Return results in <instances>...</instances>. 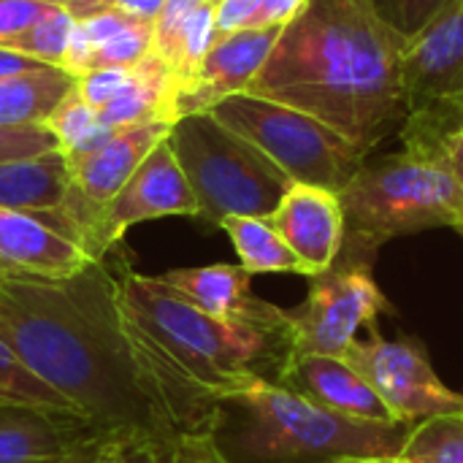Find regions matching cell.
Segmentation results:
<instances>
[{"instance_id":"23","label":"cell","mask_w":463,"mask_h":463,"mask_svg":"<svg viewBox=\"0 0 463 463\" xmlns=\"http://www.w3.org/2000/svg\"><path fill=\"white\" fill-rule=\"evenodd\" d=\"M76 27V16L60 5H52L38 22H33L27 30H22L19 35H14L8 43H3L5 49L22 52L43 65L52 68H62L71 35Z\"/></svg>"},{"instance_id":"26","label":"cell","mask_w":463,"mask_h":463,"mask_svg":"<svg viewBox=\"0 0 463 463\" xmlns=\"http://www.w3.org/2000/svg\"><path fill=\"white\" fill-rule=\"evenodd\" d=\"M171 448L146 437H95L71 463H168Z\"/></svg>"},{"instance_id":"4","label":"cell","mask_w":463,"mask_h":463,"mask_svg":"<svg viewBox=\"0 0 463 463\" xmlns=\"http://www.w3.org/2000/svg\"><path fill=\"white\" fill-rule=\"evenodd\" d=\"M410 429L350 420L279 383L255 380L217 399L206 431L228 463H339L388 461Z\"/></svg>"},{"instance_id":"16","label":"cell","mask_w":463,"mask_h":463,"mask_svg":"<svg viewBox=\"0 0 463 463\" xmlns=\"http://www.w3.org/2000/svg\"><path fill=\"white\" fill-rule=\"evenodd\" d=\"M95 437L79 415L0 404V463H71Z\"/></svg>"},{"instance_id":"28","label":"cell","mask_w":463,"mask_h":463,"mask_svg":"<svg viewBox=\"0 0 463 463\" xmlns=\"http://www.w3.org/2000/svg\"><path fill=\"white\" fill-rule=\"evenodd\" d=\"M57 149L54 136L43 125L33 128H0V160L16 157H35L43 152Z\"/></svg>"},{"instance_id":"15","label":"cell","mask_w":463,"mask_h":463,"mask_svg":"<svg viewBox=\"0 0 463 463\" xmlns=\"http://www.w3.org/2000/svg\"><path fill=\"white\" fill-rule=\"evenodd\" d=\"M269 220L293 255L307 266L309 277L326 271L336 260L345 241L339 193L293 182Z\"/></svg>"},{"instance_id":"20","label":"cell","mask_w":463,"mask_h":463,"mask_svg":"<svg viewBox=\"0 0 463 463\" xmlns=\"http://www.w3.org/2000/svg\"><path fill=\"white\" fill-rule=\"evenodd\" d=\"M220 231L228 233L239 266L247 274H301L309 277L307 266L293 255L279 231L269 217H228L220 222Z\"/></svg>"},{"instance_id":"13","label":"cell","mask_w":463,"mask_h":463,"mask_svg":"<svg viewBox=\"0 0 463 463\" xmlns=\"http://www.w3.org/2000/svg\"><path fill=\"white\" fill-rule=\"evenodd\" d=\"M282 27H252L217 35L193 76L176 87V119L198 111H212L228 95L247 92L263 71L269 54L279 41Z\"/></svg>"},{"instance_id":"34","label":"cell","mask_w":463,"mask_h":463,"mask_svg":"<svg viewBox=\"0 0 463 463\" xmlns=\"http://www.w3.org/2000/svg\"><path fill=\"white\" fill-rule=\"evenodd\" d=\"M307 5L309 0H260L252 27H288Z\"/></svg>"},{"instance_id":"9","label":"cell","mask_w":463,"mask_h":463,"mask_svg":"<svg viewBox=\"0 0 463 463\" xmlns=\"http://www.w3.org/2000/svg\"><path fill=\"white\" fill-rule=\"evenodd\" d=\"M307 279V298L288 309L296 353L342 358L358 331L374 334L383 315H396L374 279V263L336 258L326 271Z\"/></svg>"},{"instance_id":"18","label":"cell","mask_w":463,"mask_h":463,"mask_svg":"<svg viewBox=\"0 0 463 463\" xmlns=\"http://www.w3.org/2000/svg\"><path fill=\"white\" fill-rule=\"evenodd\" d=\"M71 190L68 160L60 149L0 160V206L22 212H60Z\"/></svg>"},{"instance_id":"1","label":"cell","mask_w":463,"mask_h":463,"mask_svg":"<svg viewBox=\"0 0 463 463\" xmlns=\"http://www.w3.org/2000/svg\"><path fill=\"white\" fill-rule=\"evenodd\" d=\"M0 336L100 437L179 439L168 399L125 320L111 258L71 279L0 277Z\"/></svg>"},{"instance_id":"3","label":"cell","mask_w":463,"mask_h":463,"mask_svg":"<svg viewBox=\"0 0 463 463\" xmlns=\"http://www.w3.org/2000/svg\"><path fill=\"white\" fill-rule=\"evenodd\" d=\"M117 290L130 334L168 399L179 437L206 431L217 399L255 380L279 383L296 353L288 320L228 323L190 304L160 277L133 269L117 271Z\"/></svg>"},{"instance_id":"27","label":"cell","mask_w":463,"mask_h":463,"mask_svg":"<svg viewBox=\"0 0 463 463\" xmlns=\"http://www.w3.org/2000/svg\"><path fill=\"white\" fill-rule=\"evenodd\" d=\"M152 35L155 24L133 19L128 27L114 33L87 62V71H100V68H136L149 52H152Z\"/></svg>"},{"instance_id":"17","label":"cell","mask_w":463,"mask_h":463,"mask_svg":"<svg viewBox=\"0 0 463 463\" xmlns=\"http://www.w3.org/2000/svg\"><path fill=\"white\" fill-rule=\"evenodd\" d=\"M160 279L198 309L228 323H285L288 312L252 293V274L233 263L171 269Z\"/></svg>"},{"instance_id":"31","label":"cell","mask_w":463,"mask_h":463,"mask_svg":"<svg viewBox=\"0 0 463 463\" xmlns=\"http://www.w3.org/2000/svg\"><path fill=\"white\" fill-rule=\"evenodd\" d=\"M206 0H165L157 19H155V35H152V52H160L176 33L179 27L195 14Z\"/></svg>"},{"instance_id":"29","label":"cell","mask_w":463,"mask_h":463,"mask_svg":"<svg viewBox=\"0 0 463 463\" xmlns=\"http://www.w3.org/2000/svg\"><path fill=\"white\" fill-rule=\"evenodd\" d=\"M130 68H100V71H90L76 76V92L98 111L103 109L109 100H114L119 95V90L128 84Z\"/></svg>"},{"instance_id":"37","label":"cell","mask_w":463,"mask_h":463,"mask_svg":"<svg viewBox=\"0 0 463 463\" xmlns=\"http://www.w3.org/2000/svg\"><path fill=\"white\" fill-rule=\"evenodd\" d=\"M163 3H165V0H111V5H114V8H119V11L130 14L133 19L149 22V24H155V19H157V14H160Z\"/></svg>"},{"instance_id":"25","label":"cell","mask_w":463,"mask_h":463,"mask_svg":"<svg viewBox=\"0 0 463 463\" xmlns=\"http://www.w3.org/2000/svg\"><path fill=\"white\" fill-rule=\"evenodd\" d=\"M456 0H366L374 16L404 43L418 38Z\"/></svg>"},{"instance_id":"33","label":"cell","mask_w":463,"mask_h":463,"mask_svg":"<svg viewBox=\"0 0 463 463\" xmlns=\"http://www.w3.org/2000/svg\"><path fill=\"white\" fill-rule=\"evenodd\" d=\"M260 0H220L214 5V27L217 35H228L236 30H252Z\"/></svg>"},{"instance_id":"8","label":"cell","mask_w":463,"mask_h":463,"mask_svg":"<svg viewBox=\"0 0 463 463\" xmlns=\"http://www.w3.org/2000/svg\"><path fill=\"white\" fill-rule=\"evenodd\" d=\"M402 79L404 122L396 133L402 149L437 155L463 119V0L404 46Z\"/></svg>"},{"instance_id":"5","label":"cell","mask_w":463,"mask_h":463,"mask_svg":"<svg viewBox=\"0 0 463 463\" xmlns=\"http://www.w3.org/2000/svg\"><path fill=\"white\" fill-rule=\"evenodd\" d=\"M345 241L336 258L377 263L380 250L399 236L463 228V190L445 157L391 152L366 157L339 190Z\"/></svg>"},{"instance_id":"39","label":"cell","mask_w":463,"mask_h":463,"mask_svg":"<svg viewBox=\"0 0 463 463\" xmlns=\"http://www.w3.org/2000/svg\"><path fill=\"white\" fill-rule=\"evenodd\" d=\"M339 463H377V461H339Z\"/></svg>"},{"instance_id":"35","label":"cell","mask_w":463,"mask_h":463,"mask_svg":"<svg viewBox=\"0 0 463 463\" xmlns=\"http://www.w3.org/2000/svg\"><path fill=\"white\" fill-rule=\"evenodd\" d=\"M439 157H445L448 163H450V168H453V174H456V179H458V184H461L463 190V119L456 125V130L442 141V146H439V152H437ZM461 236H463V228H461Z\"/></svg>"},{"instance_id":"36","label":"cell","mask_w":463,"mask_h":463,"mask_svg":"<svg viewBox=\"0 0 463 463\" xmlns=\"http://www.w3.org/2000/svg\"><path fill=\"white\" fill-rule=\"evenodd\" d=\"M38 68H49L22 52H14V49H5L0 46V79L5 76H16V73H27V71H38Z\"/></svg>"},{"instance_id":"41","label":"cell","mask_w":463,"mask_h":463,"mask_svg":"<svg viewBox=\"0 0 463 463\" xmlns=\"http://www.w3.org/2000/svg\"><path fill=\"white\" fill-rule=\"evenodd\" d=\"M0 296H3V279H0Z\"/></svg>"},{"instance_id":"2","label":"cell","mask_w":463,"mask_h":463,"mask_svg":"<svg viewBox=\"0 0 463 463\" xmlns=\"http://www.w3.org/2000/svg\"><path fill=\"white\" fill-rule=\"evenodd\" d=\"M404 46L366 0H309L247 92L317 117L369 157L404 122Z\"/></svg>"},{"instance_id":"19","label":"cell","mask_w":463,"mask_h":463,"mask_svg":"<svg viewBox=\"0 0 463 463\" xmlns=\"http://www.w3.org/2000/svg\"><path fill=\"white\" fill-rule=\"evenodd\" d=\"M76 79L62 68H38L0 79V128L43 125Z\"/></svg>"},{"instance_id":"7","label":"cell","mask_w":463,"mask_h":463,"mask_svg":"<svg viewBox=\"0 0 463 463\" xmlns=\"http://www.w3.org/2000/svg\"><path fill=\"white\" fill-rule=\"evenodd\" d=\"M209 114L255 144L298 184L339 193L366 160L342 133L317 117L252 92L228 95Z\"/></svg>"},{"instance_id":"22","label":"cell","mask_w":463,"mask_h":463,"mask_svg":"<svg viewBox=\"0 0 463 463\" xmlns=\"http://www.w3.org/2000/svg\"><path fill=\"white\" fill-rule=\"evenodd\" d=\"M46 128H49V133L54 136L57 149H60L65 157L90 152L92 146H98L100 141H106L109 133H111V130H103V128H100L98 111L76 92V84H73V90L60 100V106L52 111V117L46 119Z\"/></svg>"},{"instance_id":"40","label":"cell","mask_w":463,"mask_h":463,"mask_svg":"<svg viewBox=\"0 0 463 463\" xmlns=\"http://www.w3.org/2000/svg\"><path fill=\"white\" fill-rule=\"evenodd\" d=\"M209 3H212V5H217V3H220V0H209Z\"/></svg>"},{"instance_id":"24","label":"cell","mask_w":463,"mask_h":463,"mask_svg":"<svg viewBox=\"0 0 463 463\" xmlns=\"http://www.w3.org/2000/svg\"><path fill=\"white\" fill-rule=\"evenodd\" d=\"M0 404H24V407H41V410L76 415L65 399H60L52 388H46L19 361V355L11 350V345L3 336H0Z\"/></svg>"},{"instance_id":"30","label":"cell","mask_w":463,"mask_h":463,"mask_svg":"<svg viewBox=\"0 0 463 463\" xmlns=\"http://www.w3.org/2000/svg\"><path fill=\"white\" fill-rule=\"evenodd\" d=\"M49 8L38 0H0V46L38 22Z\"/></svg>"},{"instance_id":"21","label":"cell","mask_w":463,"mask_h":463,"mask_svg":"<svg viewBox=\"0 0 463 463\" xmlns=\"http://www.w3.org/2000/svg\"><path fill=\"white\" fill-rule=\"evenodd\" d=\"M377 463H463V412L415 423L402 450Z\"/></svg>"},{"instance_id":"10","label":"cell","mask_w":463,"mask_h":463,"mask_svg":"<svg viewBox=\"0 0 463 463\" xmlns=\"http://www.w3.org/2000/svg\"><path fill=\"white\" fill-rule=\"evenodd\" d=\"M377 391L399 423L415 426L437 415H461L463 393L450 391L434 372L426 347L418 339H355L342 355Z\"/></svg>"},{"instance_id":"14","label":"cell","mask_w":463,"mask_h":463,"mask_svg":"<svg viewBox=\"0 0 463 463\" xmlns=\"http://www.w3.org/2000/svg\"><path fill=\"white\" fill-rule=\"evenodd\" d=\"M279 385L350 420L383 426L399 423L393 412L385 407V402L377 396V391L361 377V372L336 355L293 353L279 377Z\"/></svg>"},{"instance_id":"38","label":"cell","mask_w":463,"mask_h":463,"mask_svg":"<svg viewBox=\"0 0 463 463\" xmlns=\"http://www.w3.org/2000/svg\"><path fill=\"white\" fill-rule=\"evenodd\" d=\"M38 3H46V5H60L65 11H71L76 19L79 16H87L92 11H100V8H109L111 0H38Z\"/></svg>"},{"instance_id":"11","label":"cell","mask_w":463,"mask_h":463,"mask_svg":"<svg viewBox=\"0 0 463 463\" xmlns=\"http://www.w3.org/2000/svg\"><path fill=\"white\" fill-rule=\"evenodd\" d=\"M160 217H198L195 195L174 149L168 146V136L144 157V163L103 209L92 244L95 260L111 258L114 247L133 225Z\"/></svg>"},{"instance_id":"12","label":"cell","mask_w":463,"mask_h":463,"mask_svg":"<svg viewBox=\"0 0 463 463\" xmlns=\"http://www.w3.org/2000/svg\"><path fill=\"white\" fill-rule=\"evenodd\" d=\"M92 263L60 212L0 206V277L71 279Z\"/></svg>"},{"instance_id":"6","label":"cell","mask_w":463,"mask_h":463,"mask_svg":"<svg viewBox=\"0 0 463 463\" xmlns=\"http://www.w3.org/2000/svg\"><path fill=\"white\" fill-rule=\"evenodd\" d=\"M168 146L195 195L198 220L214 228L228 217H271L293 184L274 160L209 111L179 117Z\"/></svg>"},{"instance_id":"32","label":"cell","mask_w":463,"mask_h":463,"mask_svg":"<svg viewBox=\"0 0 463 463\" xmlns=\"http://www.w3.org/2000/svg\"><path fill=\"white\" fill-rule=\"evenodd\" d=\"M168 463H228V458L220 453L209 431H198V434H182L174 442Z\"/></svg>"}]
</instances>
